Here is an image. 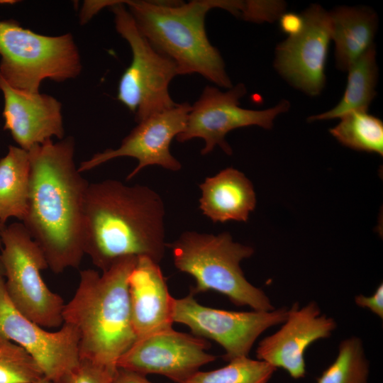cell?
Here are the masks:
<instances>
[{
	"mask_svg": "<svg viewBox=\"0 0 383 383\" xmlns=\"http://www.w3.org/2000/svg\"><path fill=\"white\" fill-rule=\"evenodd\" d=\"M28 152L29 201L22 223L52 272L78 267L84 255V202L89 183L75 166L74 140H48Z\"/></svg>",
	"mask_w": 383,
	"mask_h": 383,
	"instance_id": "1",
	"label": "cell"
},
{
	"mask_svg": "<svg viewBox=\"0 0 383 383\" xmlns=\"http://www.w3.org/2000/svg\"><path fill=\"white\" fill-rule=\"evenodd\" d=\"M165 216L162 198L149 187L116 179L89 184L84 202V255L102 272L130 256L159 264L167 248Z\"/></svg>",
	"mask_w": 383,
	"mask_h": 383,
	"instance_id": "2",
	"label": "cell"
},
{
	"mask_svg": "<svg viewBox=\"0 0 383 383\" xmlns=\"http://www.w3.org/2000/svg\"><path fill=\"white\" fill-rule=\"evenodd\" d=\"M137 260L133 256L121 258L101 274L91 269L81 271L77 289L63 309V323L78 333L80 360L112 376L119 358L137 340L128 292V277Z\"/></svg>",
	"mask_w": 383,
	"mask_h": 383,
	"instance_id": "3",
	"label": "cell"
},
{
	"mask_svg": "<svg viewBox=\"0 0 383 383\" xmlns=\"http://www.w3.org/2000/svg\"><path fill=\"white\" fill-rule=\"evenodd\" d=\"M135 24L152 46L170 59L178 75L199 74L223 88H231L223 60L205 29L213 9L231 12L233 1H124Z\"/></svg>",
	"mask_w": 383,
	"mask_h": 383,
	"instance_id": "4",
	"label": "cell"
},
{
	"mask_svg": "<svg viewBox=\"0 0 383 383\" xmlns=\"http://www.w3.org/2000/svg\"><path fill=\"white\" fill-rule=\"evenodd\" d=\"M167 247L175 267L194 279V295L215 291L238 306L255 311L275 309L268 296L247 280L240 267V262L253 255V248L233 241L229 233L185 231Z\"/></svg>",
	"mask_w": 383,
	"mask_h": 383,
	"instance_id": "5",
	"label": "cell"
},
{
	"mask_svg": "<svg viewBox=\"0 0 383 383\" xmlns=\"http://www.w3.org/2000/svg\"><path fill=\"white\" fill-rule=\"evenodd\" d=\"M0 75L11 87L39 92L43 81L62 82L82 71L79 52L71 33L49 36L0 21Z\"/></svg>",
	"mask_w": 383,
	"mask_h": 383,
	"instance_id": "6",
	"label": "cell"
},
{
	"mask_svg": "<svg viewBox=\"0 0 383 383\" xmlns=\"http://www.w3.org/2000/svg\"><path fill=\"white\" fill-rule=\"evenodd\" d=\"M109 8L116 31L132 52L131 62L118 82L117 99L135 115L138 123L177 104L169 91L172 79L178 75L177 68L140 32L124 1L117 0Z\"/></svg>",
	"mask_w": 383,
	"mask_h": 383,
	"instance_id": "7",
	"label": "cell"
},
{
	"mask_svg": "<svg viewBox=\"0 0 383 383\" xmlns=\"http://www.w3.org/2000/svg\"><path fill=\"white\" fill-rule=\"evenodd\" d=\"M1 238L5 289L12 304L45 328L61 327L65 304L41 276L48 266L39 246L22 223L6 225Z\"/></svg>",
	"mask_w": 383,
	"mask_h": 383,
	"instance_id": "8",
	"label": "cell"
},
{
	"mask_svg": "<svg viewBox=\"0 0 383 383\" xmlns=\"http://www.w3.org/2000/svg\"><path fill=\"white\" fill-rule=\"evenodd\" d=\"M288 309L272 311H234L217 309L200 304L192 293L173 298V323L188 326L196 336L216 341L224 350L223 359L248 357L259 336L272 326L282 324Z\"/></svg>",
	"mask_w": 383,
	"mask_h": 383,
	"instance_id": "9",
	"label": "cell"
},
{
	"mask_svg": "<svg viewBox=\"0 0 383 383\" xmlns=\"http://www.w3.org/2000/svg\"><path fill=\"white\" fill-rule=\"evenodd\" d=\"M246 94L243 83L232 87L226 91L216 87H206L198 100L191 106L184 130L176 139L183 143L195 138L205 142L201 155L210 153L216 146L226 154L231 155L232 149L226 140L231 131L250 126H258L270 129L274 118L289 110L290 104L281 101L272 108L265 110H251L240 106V99Z\"/></svg>",
	"mask_w": 383,
	"mask_h": 383,
	"instance_id": "10",
	"label": "cell"
},
{
	"mask_svg": "<svg viewBox=\"0 0 383 383\" xmlns=\"http://www.w3.org/2000/svg\"><path fill=\"white\" fill-rule=\"evenodd\" d=\"M0 335L23 348L36 362L43 376L56 382L80 362L79 335L63 323L49 331L21 313L11 302L0 278Z\"/></svg>",
	"mask_w": 383,
	"mask_h": 383,
	"instance_id": "11",
	"label": "cell"
},
{
	"mask_svg": "<svg viewBox=\"0 0 383 383\" xmlns=\"http://www.w3.org/2000/svg\"><path fill=\"white\" fill-rule=\"evenodd\" d=\"M204 338L172 328L138 338L119 358L117 367L144 375L157 374L184 383L216 360Z\"/></svg>",
	"mask_w": 383,
	"mask_h": 383,
	"instance_id": "12",
	"label": "cell"
},
{
	"mask_svg": "<svg viewBox=\"0 0 383 383\" xmlns=\"http://www.w3.org/2000/svg\"><path fill=\"white\" fill-rule=\"evenodd\" d=\"M190 109L191 105L184 102L147 118L123 139L118 148L96 153L82 162L78 171L82 173L121 157H133L138 162L127 180L149 165H160L171 171L181 170V163L172 155L170 148L173 138L184 130Z\"/></svg>",
	"mask_w": 383,
	"mask_h": 383,
	"instance_id": "13",
	"label": "cell"
},
{
	"mask_svg": "<svg viewBox=\"0 0 383 383\" xmlns=\"http://www.w3.org/2000/svg\"><path fill=\"white\" fill-rule=\"evenodd\" d=\"M301 15L302 30L277 45L274 66L293 87L317 96L326 84L325 67L331 40L330 13L313 4Z\"/></svg>",
	"mask_w": 383,
	"mask_h": 383,
	"instance_id": "14",
	"label": "cell"
},
{
	"mask_svg": "<svg viewBox=\"0 0 383 383\" xmlns=\"http://www.w3.org/2000/svg\"><path fill=\"white\" fill-rule=\"evenodd\" d=\"M280 328L260 341L257 360L276 369L284 370L294 379L306 375L304 353L313 343L329 338L337 328L332 317L321 313L318 304L311 301L300 307L297 302L288 309Z\"/></svg>",
	"mask_w": 383,
	"mask_h": 383,
	"instance_id": "15",
	"label": "cell"
},
{
	"mask_svg": "<svg viewBox=\"0 0 383 383\" xmlns=\"http://www.w3.org/2000/svg\"><path fill=\"white\" fill-rule=\"evenodd\" d=\"M0 90L4 99V130H8L21 148L29 151L52 137L65 135L62 104L46 94L14 89L0 75Z\"/></svg>",
	"mask_w": 383,
	"mask_h": 383,
	"instance_id": "16",
	"label": "cell"
},
{
	"mask_svg": "<svg viewBox=\"0 0 383 383\" xmlns=\"http://www.w3.org/2000/svg\"><path fill=\"white\" fill-rule=\"evenodd\" d=\"M133 329L137 339L172 328V301L159 264L138 257L128 277Z\"/></svg>",
	"mask_w": 383,
	"mask_h": 383,
	"instance_id": "17",
	"label": "cell"
},
{
	"mask_svg": "<svg viewBox=\"0 0 383 383\" xmlns=\"http://www.w3.org/2000/svg\"><path fill=\"white\" fill-rule=\"evenodd\" d=\"M199 209L213 223L247 221L256 205L251 182L239 170L226 168L199 185Z\"/></svg>",
	"mask_w": 383,
	"mask_h": 383,
	"instance_id": "18",
	"label": "cell"
},
{
	"mask_svg": "<svg viewBox=\"0 0 383 383\" xmlns=\"http://www.w3.org/2000/svg\"><path fill=\"white\" fill-rule=\"evenodd\" d=\"M330 13L331 40L335 43L337 67L348 70L372 45L378 18L365 7L340 6Z\"/></svg>",
	"mask_w": 383,
	"mask_h": 383,
	"instance_id": "19",
	"label": "cell"
},
{
	"mask_svg": "<svg viewBox=\"0 0 383 383\" xmlns=\"http://www.w3.org/2000/svg\"><path fill=\"white\" fill-rule=\"evenodd\" d=\"M30 177L29 152L18 146L9 145L0 160V222L10 218L21 221L28 209Z\"/></svg>",
	"mask_w": 383,
	"mask_h": 383,
	"instance_id": "20",
	"label": "cell"
},
{
	"mask_svg": "<svg viewBox=\"0 0 383 383\" xmlns=\"http://www.w3.org/2000/svg\"><path fill=\"white\" fill-rule=\"evenodd\" d=\"M348 71V82L340 102L329 111L310 116L309 121L340 118L354 111H367L376 94L378 77L374 45L355 60Z\"/></svg>",
	"mask_w": 383,
	"mask_h": 383,
	"instance_id": "21",
	"label": "cell"
},
{
	"mask_svg": "<svg viewBox=\"0 0 383 383\" xmlns=\"http://www.w3.org/2000/svg\"><path fill=\"white\" fill-rule=\"evenodd\" d=\"M340 120L330 133L341 144L356 150L383 155V123L379 118L367 111H354Z\"/></svg>",
	"mask_w": 383,
	"mask_h": 383,
	"instance_id": "22",
	"label": "cell"
},
{
	"mask_svg": "<svg viewBox=\"0 0 383 383\" xmlns=\"http://www.w3.org/2000/svg\"><path fill=\"white\" fill-rule=\"evenodd\" d=\"M369 375L370 362L362 340L351 336L340 343L335 359L316 383H368Z\"/></svg>",
	"mask_w": 383,
	"mask_h": 383,
	"instance_id": "23",
	"label": "cell"
},
{
	"mask_svg": "<svg viewBox=\"0 0 383 383\" xmlns=\"http://www.w3.org/2000/svg\"><path fill=\"white\" fill-rule=\"evenodd\" d=\"M276 370L264 361L243 357L212 371H198L184 383H268Z\"/></svg>",
	"mask_w": 383,
	"mask_h": 383,
	"instance_id": "24",
	"label": "cell"
},
{
	"mask_svg": "<svg viewBox=\"0 0 383 383\" xmlns=\"http://www.w3.org/2000/svg\"><path fill=\"white\" fill-rule=\"evenodd\" d=\"M43 377L38 365L23 348L0 335V383H30Z\"/></svg>",
	"mask_w": 383,
	"mask_h": 383,
	"instance_id": "25",
	"label": "cell"
},
{
	"mask_svg": "<svg viewBox=\"0 0 383 383\" xmlns=\"http://www.w3.org/2000/svg\"><path fill=\"white\" fill-rule=\"evenodd\" d=\"M112 375L101 367L84 360L55 383H111Z\"/></svg>",
	"mask_w": 383,
	"mask_h": 383,
	"instance_id": "26",
	"label": "cell"
},
{
	"mask_svg": "<svg viewBox=\"0 0 383 383\" xmlns=\"http://www.w3.org/2000/svg\"><path fill=\"white\" fill-rule=\"evenodd\" d=\"M355 302L359 307L369 309L379 318H383V284H379L375 292L370 296L358 294L355 296Z\"/></svg>",
	"mask_w": 383,
	"mask_h": 383,
	"instance_id": "27",
	"label": "cell"
},
{
	"mask_svg": "<svg viewBox=\"0 0 383 383\" xmlns=\"http://www.w3.org/2000/svg\"><path fill=\"white\" fill-rule=\"evenodd\" d=\"M279 18L281 29L287 33L289 37L299 34L304 28V20L301 14L283 13Z\"/></svg>",
	"mask_w": 383,
	"mask_h": 383,
	"instance_id": "28",
	"label": "cell"
},
{
	"mask_svg": "<svg viewBox=\"0 0 383 383\" xmlns=\"http://www.w3.org/2000/svg\"><path fill=\"white\" fill-rule=\"evenodd\" d=\"M116 2V0L107 1H87L84 4L80 13L82 23L87 22L91 18L105 7H110Z\"/></svg>",
	"mask_w": 383,
	"mask_h": 383,
	"instance_id": "29",
	"label": "cell"
},
{
	"mask_svg": "<svg viewBox=\"0 0 383 383\" xmlns=\"http://www.w3.org/2000/svg\"><path fill=\"white\" fill-rule=\"evenodd\" d=\"M111 383H152L146 375L118 367L112 377Z\"/></svg>",
	"mask_w": 383,
	"mask_h": 383,
	"instance_id": "30",
	"label": "cell"
},
{
	"mask_svg": "<svg viewBox=\"0 0 383 383\" xmlns=\"http://www.w3.org/2000/svg\"><path fill=\"white\" fill-rule=\"evenodd\" d=\"M6 224L2 223L0 222V278H4V265L2 262L1 259V232L5 227Z\"/></svg>",
	"mask_w": 383,
	"mask_h": 383,
	"instance_id": "31",
	"label": "cell"
},
{
	"mask_svg": "<svg viewBox=\"0 0 383 383\" xmlns=\"http://www.w3.org/2000/svg\"><path fill=\"white\" fill-rule=\"evenodd\" d=\"M30 383H55V382L46 378L45 377H43L40 378L39 379L34 381L33 382H30Z\"/></svg>",
	"mask_w": 383,
	"mask_h": 383,
	"instance_id": "32",
	"label": "cell"
}]
</instances>
